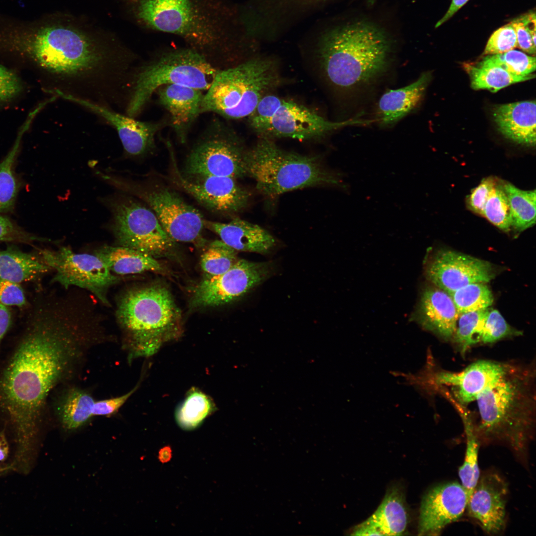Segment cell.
Instances as JSON below:
<instances>
[{
  "mask_svg": "<svg viewBox=\"0 0 536 536\" xmlns=\"http://www.w3.org/2000/svg\"><path fill=\"white\" fill-rule=\"evenodd\" d=\"M106 181L124 191L139 196L157 216L163 228L175 242L203 246L202 215L176 192L166 187L143 189L127 181L107 175Z\"/></svg>",
  "mask_w": 536,
  "mask_h": 536,
  "instance_id": "4fadbf2b",
  "label": "cell"
},
{
  "mask_svg": "<svg viewBox=\"0 0 536 536\" xmlns=\"http://www.w3.org/2000/svg\"><path fill=\"white\" fill-rule=\"evenodd\" d=\"M495 184L494 179L485 178L472 190L467 201L468 206L471 210L483 215L485 204Z\"/></svg>",
  "mask_w": 536,
  "mask_h": 536,
  "instance_id": "f6af8a7d",
  "label": "cell"
},
{
  "mask_svg": "<svg viewBox=\"0 0 536 536\" xmlns=\"http://www.w3.org/2000/svg\"><path fill=\"white\" fill-rule=\"evenodd\" d=\"M483 216L499 229L505 231L510 230V208L502 185L496 183L493 187L485 204Z\"/></svg>",
  "mask_w": 536,
  "mask_h": 536,
  "instance_id": "f35d334b",
  "label": "cell"
},
{
  "mask_svg": "<svg viewBox=\"0 0 536 536\" xmlns=\"http://www.w3.org/2000/svg\"><path fill=\"white\" fill-rule=\"evenodd\" d=\"M156 92L160 104L170 116L171 126L178 139L185 143L191 127L201 113L204 94L189 86L167 84Z\"/></svg>",
  "mask_w": 536,
  "mask_h": 536,
  "instance_id": "7402d4cb",
  "label": "cell"
},
{
  "mask_svg": "<svg viewBox=\"0 0 536 536\" xmlns=\"http://www.w3.org/2000/svg\"><path fill=\"white\" fill-rule=\"evenodd\" d=\"M499 132L506 138L528 146L536 144V101L497 105L493 112Z\"/></svg>",
  "mask_w": 536,
  "mask_h": 536,
  "instance_id": "4316f807",
  "label": "cell"
},
{
  "mask_svg": "<svg viewBox=\"0 0 536 536\" xmlns=\"http://www.w3.org/2000/svg\"><path fill=\"white\" fill-rule=\"evenodd\" d=\"M11 323V314L7 306L0 303V342Z\"/></svg>",
  "mask_w": 536,
  "mask_h": 536,
  "instance_id": "c3c4849f",
  "label": "cell"
},
{
  "mask_svg": "<svg viewBox=\"0 0 536 536\" xmlns=\"http://www.w3.org/2000/svg\"><path fill=\"white\" fill-rule=\"evenodd\" d=\"M136 14L150 28L181 36L200 49L220 37L217 24L197 0H138Z\"/></svg>",
  "mask_w": 536,
  "mask_h": 536,
  "instance_id": "8fae6325",
  "label": "cell"
},
{
  "mask_svg": "<svg viewBox=\"0 0 536 536\" xmlns=\"http://www.w3.org/2000/svg\"><path fill=\"white\" fill-rule=\"evenodd\" d=\"M517 47L515 30L510 22L495 31L489 38L483 55L505 53Z\"/></svg>",
  "mask_w": 536,
  "mask_h": 536,
  "instance_id": "7bdbcfd3",
  "label": "cell"
},
{
  "mask_svg": "<svg viewBox=\"0 0 536 536\" xmlns=\"http://www.w3.org/2000/svg\"><path fill=\"white\" fill-rule=\"evenodd\" d=\"M247 175L256 188L269 196L304 188L338 186L339 179L326 169L317 156L284 150L272 139L261 137L245 156Z\"/></svg>",
  "mask_w": 536,
  "mask_h": 536,
  "instance_id": "8992f818",
  "label": "cell"
},
{
  "mask_svg": "<svg viewBox=\"0 0 536 536\" xmlns=\"http://www.w3.org/2000/svg\"><path fill=\"white\" fill-rule=\"evenodd\" d=\"M508 494V484L499 474L489 472L480 475L467 508L469 515L487 534L496 535L503 531Z\"/></svg>",
  "mask_w": 536,
  "mask_h": 536,
  "instance_id": "44dd1931",
  "label": "cell"
},
{
  "mask_svg": "<svg viewBox=\"0 0 536 536\" xmlns=\"http://www.w3.org/2000/svg\"><path fill=\"white\" fill-rule=\"evenodd\" d=\"M469 0H452L450 6L444 16L436 23L438 27L451 18Z\"/></svg>",
  "mask_w": 536,
  "mask_h": 536,
  "instance_id": "681fc988",
  "label": "cell"
},
{
  "mask_svg": "<svg viewBox=\"0 0 536 536\" xmlns=\"http://www.w3.org/2000/svg\"><path fill=\"white\" fill-rule=\"evenodd\" d=\"M45 240V239L27 232L9 218L0 213V243L19 242L31 244L35 241Z\"/></svg>",
  "mask_w": 536,
  "mask_h": 536,
  "instance_id": "ee69618b",
  "label": "cell"
},
{
  "mask_svg": "<svg viewBox=\"0 0 536 536\" xmlns=\"http://www.w3.org/2000/svg\"><path fill=\"white\" fill-rule=\"evenodd\" d=\"M9 448L4 430L0 432V462L5 461L9 454Z\"/></svg>",
  "mask_w": 536,
  "mask_h": 536,
  "instance_id": "f907efd6",
  "label": "cell"
},
{
  "mask_svg": "<svg viewBox=\"0 0 536 536\" xmlns=\"http://www.w3.org/2000/svg\"><path fill=\"white\" fill-rule=\"evenodd\" d=\"M33 119L28 117L21 129L15 142L7 155L0 163V213L12 210L19 192V184L14 171V165L21 137Z\"/></svg>",
  "mask_w": 536,
  "mask_h": 536,
  "instance_id": "1f68e13d",
  "label": "cell"
},
{
  "mask_svg": "<svg viewBox=\"0 0 536 536\" xmlns=\"http://www.w3.org/2000/svg\"><path fill=\"white\" fill-rule=\"evenodd\" d=\"M42 260L55 270L53 281L67 289L71 286L89 291L103 304L110 306L109 289L120 281L95 254L76 253L66 247L42 251Z\"/></svg>",
  "mask_w": 536,
  "mask_h": 536,
  "instance_id": "9a60e30c",
  "label": "cell"
},
{
  "mask_svg": "<svg viewBox=\"0 0 536 536\" xmlns=\"http://www.w3.org/2000/svg\"><path fill=\"white\" fill-rule=\"evenodd\" d=\"M94 254L113 273L127 275L145 271H164L162 266L156 258L129 247L103 246Z\"/></svg>",
  "mask_w": 536,
  "mask_h": 536,
  "instance_id": "f1b7e54d",
  "label": "cell"
},
{
  "mask_svg": "<svg viewBox=\"0 0 536 536\" xmlns=\"http://www.w3.org/2000/svg\"><path fill=\"white\" fill-rule=\"evenodd\" d=\"M468 503L461 484L448 482L436 485L423 497L420 508L419 536H437L449 524L458 520Z\"/></svg>",
  "mask_w": 536,
  "mask_h": 536,
  "instance_id": "d6986e66",
  "label": "cell"
},
{
  "mask_svg": "<svg viewBox=\"0 0 536 536\" xmlns=\"http://www.w3.org/2000/svg\"><path fill=\"white\" fill-rule=\"evenodd\" d=\"M37 63L58 82L54 93L109 107L127 101L134 71L131 59L65 26L40 29L32 43Z\"/></svg>",
  "mask_w": 536,
  "mask_h": 536,
  "instance_id": "7a4b0ae2",
  "label": "cell"
},
{
  "mask_svg": "<svg viewBox=\"0 0 536 536\" xmlns=\"http://www.w3.org/2000/svg\"><path fill=\"white\" fill-rule=\"evenodd\" d=\"M11 470H12V469L10 464L5 466H0V475Z\"/></svg>",
  "mask_w": 536,
  "mask_h": 536,
  "instance_id": "f5cc1de1",
  "label": "cell"
},
{
  "mask_svg": "<svg viewBox=\"0 0 536 536\" xmlns=\"http://www.w3.org/2000/svg\"><path fill=\"white\" fill-rule=\"evenodd\" d=\"M116 316L131 357H147L182 334L181 316L169 290L153 284L125 291Z\"/></svg>",
  "mask_w": 536,
  "mask_h": 536,
  "instance_id": "5b68a950",
  "label": "cell"
},
{
  "mask_svg": "<svg viewBox=\"0 0 536 536\" xmlns=\"http://www.w3.org/2000/svg\"><path fill=\"white\" fill-rule=\"evenodd\" d=\"M274 62L257 58L219 70L204 94L201 113L227 119L248 118L267 91L279 83Z\"/></svg>",
  "mask_w": 536,
  "mask_h": 536,
  "instance_id": "52a82bcc",
  "label": "cell"
},
{
  "mask_svg": "<svg viewBox=\"0 0 536 536\" xmlns=\"http://www.w3.org/2000/svg\"><path fill=\"white\" fill-rule=\"evenodd\" d=\"M269 264L239 259L225 272L205 277L196 287L194 307L217 306L230 303L261 284L270 274Z\"/></svg>",
  "mask_w": 536,
  "mask_h": 536,
  "instance_id": "2e32d148",
  "label": "cell"
},
{
  "mask_svg": "<svg viewBox=\"0 0 536 536\" xmlns=\"http://www.w3.org/2000/svg\"><path fill=\"white\" fill-rule=\"evenodd\" d=\"M317 52L329 82L350 92L371 85L387 71L392 61L393 44L380 28L360 21L326 32Z\"/></svg>",
  "mask_w": 536,
  "mask_h": 536,
  "instance_id": "277c9868",
  "label": "cell"
},
{
  "mask_svg": "<svg viewBox=\"0 0 536 536\" xmlns=\"http://www.w3.org/2000/svg\"><path fill=\"white\" fill-rule=\"evenodd\" d=\"M466 436L465 460L459 469L461 484L465 489L468 500L480 477L478 454L480 445L474 431L471 416L469 413L461 414Z\"/></svg>",
  "mask_w": 536,
  "mask_h": 536,
  "instance_id": "e575fe53",
  "label": "cell"
},
{
  "mask_svg": "<svg viewBox=\"0 0 536 536\" xmlns=\"http://www.w3.org/2000/svg\"><path fill=\"white\" fill-rule=\"evenodd\" d=\"M408 515L403 493L398 486L390 488L377 510L357 525L353 536H400L405 531Z\"/></svg>",
  "mask_w": 536,
  "mask_h": 536,
  "instance_id": "d4e9b609",
  "label": "cell"
},
{
  "mask_svg": "<svg viewBox=\"0 0 536 536\" xmlns=\"http://www.w3.org/2000/svg\"><path fill=\"white\" fill-rule=\"evenodd\" d=\"M56 96L84 107L114 127L125 153L130 156H142L151 151L155 146V136L163 127L162 123L138 121L88 100L59 93Z\"/></svg>",
  "mask_w": 536,
  "mask_h": 536,
  "instance_id": "ffe728a7",
  "label": "cell"
},
{
  "mask_svg": "<svg viewBox=\"0 0 536 536\" xmlns=\"http://www.w3.org/2000/svg\"><path fill=\"white\" fill-rule=\"evenodd\" d=\"M535 364L512 363L497 383L478 396L479 420L472 421L480 443L506 445L526 461L535 427Z\"/></svg>",
  "mask_w": 536,
  "mask_h": 536,
  "instance_id": "3957f363",
  "label": "cell"
},
{
  "mask_svg": "<svg viewBox=\"0 0 536 536\" xmlns=\"http://www.w3.org/2000/svg\"><path fill=\"white\" fill-rule=\"evenodd\" d=\"M424 73L411 84L386 91L380 98L376 121L381 127H391L415 110L420 104L430 80Z\"/></svg>",
  "mask_w": 536,
  "mask_h": 536,
  "instance_id": "83f0119b",
  "label": "cell"
},
{
  "mask_svg": "<svg viewBox=\"0 0 536 536\" xmlns=\"http://www.w3.org/2000/svg\"><path fill=\"white\" fill-rule=\"evenodd\" d=\"M449 294L460 314L488 308L493 302L491 291L484 282L469 284Z\"/></svg>",
  "mask_w": 536,
  "mask_h": 536,
  "instance_id": "74e56055",
  "label": "cell"
},
{
  "mask_svg": "<svg viewBox=\"0 0 536 536\" xmlns=\"http://www.w3.org/2000/svg\"><path fill=\"white\" fill-rule=\"evenodd\" d=\"M247 151L233 130L220 121L214 122L194 144L180 172L186 176L242 178L247 175Z\"/></svg>",
  "mask_w": 536,
  "mask_h": 536,
  "instance_id": "7c38bea8",
  "label": "cell"
},
{
  "mask_svg": "<svg viewBox=\"0 0 536 536\" xmlns=\"http://www.w3.org/2000/svg\"><path fill=\"white\" fill-rule=\"evenodd\" d=\"M172 456V451L170 446H165L159 451L158 459L163 464L170 461Z\"/></svg>",
  "mask_w": 536,
  "mask_h": 536,
  "instance_id": "816d5d0a",
  "label": "cell"
},
{
  "mask_svg": "<svg viewBox=\"0 0 536 536\" xmlns=\"http://www.w3.org/2000/svg\"><path fill=\"white\" fill-rule=\"evenodd\" d=\"M219 70L194 48L164 53L134 70L126 115L137 117L153 94L163 85L178 84L207 91Z\"/></svg>",
  "mask_w": 536,
  "mask_h": 536,
  "instance_id": "ba28073f",
  "label": "cell"
},
{
  "mask_svg": "<svg viewBox=\"0 0 536 536\" xmlns=\"http://www.w3.org/2000/svg\"><path fill=\"white\" fill-rule=\"evenodd\" d=\"M426 363L416 373L398 372L406 385L414 387L425 396L431 397L445 387L451 393L445 394L457 408H464L475 401L487 388L497 383L507 373L512 362L480 360L469 365L463 371L454 372L441 369L436 364L430 350Z\"/></svg>",
  "mask_w": 536,
  "mask_h": 536,
  "instance_id": "9c48e42d",
  "label": "cell"
},
{
  "mask_svg": "<svg viewBox=\"0 0 536 536\" xmlns=\"http://www.w3.org/2000/svg\"><path fill=\"white\" fill-rule=\"evenodd\" d=\"M517 47L531 55L536 53V14L530 11L513 19Z\"/></svg>",
  "mask_w": 536,
  "mask_h": 536,
  "instance_id": "b9f144b4",
  "label": "cell"
},
{
  "mask_svg": "<svg viewBox=\"0 0 536 536\" xmlns=\"http://www.w3.org/2000/svg\"><path fill=\"white\" fill-rule=\"evenodd\" d=\"M204 227L217 234L237 252L264 254L275 245L273 237L259 225L238 217L227 223L204 221Z\"/></svg>",
  "mask_w": 536,
  "mask_h": 536,
  "instance_id": "484cf974",
  "label": "cell"
},
{
  "mask_svg": "<svg viewBox=\"0 0 536 536\" xmlns=\"http://www.w3.org/2000/svg\"><path fill=\"white\" fill-rule=\"evenodd\" d=\"M520 335L521 332L513 329L509 326L498 310L488 309L480 342L484 344L491 343L505 337Z\"/></svg>",
  "mask_w": 536,
  "mask_h": 536,
  "instance_id": "60d3db41",
  "label": "cell"
},
{
  "mask_svg": "<svg viewBox=\"0 0 536 536\" xmlns=\"http://www.w3.org/2000/svg\"><path fill=\"white\" fill-rule=\"evenodd\" d=\"M22 88L17 76L11 70L0 65V103L18 94Z\"/></svg>",
  "mask_w": 536,
  "mask_h": 536,
  "instance_id": "7dc6e473",
  "label": "cell"
},
{
  "mask_svg": "<svg viewBox=\"0 0 536 536\" xmlns=\"http://www.w3.org/2000/svg\"><path fill=\"white\" fill-rule=\"evenodd\" d=\"M464 67L469 76L473 89H485L492 92H497L512 84L535 77L533 74L526 76L515 75L499 66L481 61L475 64H465Z\"/></svg>",
  "mask_w": 536,
  "mask_h": 536,
  "instance_id": "4dcf8cb0",
  "label": "cell"
},
{
  "mask_svg": "<svg viewBox=\"0 0 536 536\" xmlns=\"http://www.w3.org/2000/svg\"><path fill=\"white\" fill-rule=\"evenodd\" d=\"M488 308L460 314L452 341L464 355L473 345L480 342Z\"/></svg>",
  "mask_w": 536,
  "mask_h": 536,
  "instance_id": "d590c367",
  "label": "cell"
},
{
  "mask_svg": "<svg viewBox=\"0 0 536 536\" xmlns=\"http://www.w3.org/2000/svg\"><path fill=\"white\" fill-rule=\"evenodd\" d=\"M248 118L256 133L270 139H315L342 127L371 123L358 119L331 122L302 105L271 94L264 96Z\"/></svg>",
  "mask_w": 536,
  "mask_h": 536,
  "instance_id": "30bf717a",
  "label": "cell"
},
{
  "mask_svg": "<svg viewBox=\"0 0 536 536\" xmlns=\"http://www.w3.org/2000/svg\"><path fill=\"white\" fill-rule=\"evenodd\" d=\"M23 289L18 283L0 279V303L6 306L21 307L26 303Z\"/></svg>",
  "mask_w": 536,
  "mask_h": 536,
  "instance_id": "bcb514c9",
  "label": "cell"
},
{
  "mask_svg": "<svg viewBox=\"0 0 536 536\" xmlns=\"http://www.w3.org/2000/svg\"><path fill=\"white\" fill-rule=\"evenodd\" d=\"M128 396L96 400L87 392L73 388L63 397L58 408L60 420L68 430L78 428L96 416H110L127 402Z\"/></svg>",
  "mask_w": 536,
  "mask_h": 536,
  "instance_id": "cb8c5ba5",
  "label": "cell"
},
{
  "mask_svg": "<svg viewBox=\"0 0 536 536\" xmlns=\"http://www.w3.org/2000/svg\"><path fill=\"white\" fill-rule=\"evenodd\" d=\"M460 315L451 296L434 286L422 291L415 313L417 322L425 330L441 338L452 340Z\"/></svg>",
  "mask_w": 536,
  "mask_h": 536,
  "instance_id": "603a6c76",
  "label": "cell"
},
{
  "mask_svg": "<svg viewBox=\"0 0 536 536\" xmlns=\"http://www.w3.org/2000/svg\"><path fill=\"white\" fill-rule=\"evenodd\" d=\"M425 272L434 286L448 294L471 283L488 282L494 276L490 263L451 250H441L431 257Z\"/></svg>",
  "mask_w": 536,
  "mask_h": 536,
  "instance_id": "ac0fdd59",
  "label": "cell"
},
{
  "mask_svg": "<svg viewBox=\"0 0 536 536\" xmlns=\"http://www.w3.org/2000/svg\"><path fill=\"white\" fill-rule=\"evenodd\" d=\"M484 63L499 66L519 76L532 74L536 70V58L518 50L488 55L481 61Z\"/></svg>",
  "mask_w": 536,
  "mask_h": 536,
  "instance_id": "ab89813d",
  "label": "cell"
},
{
  "mask_svg": "<svg viewBox=\"0 0 536 536\" xmlns=\"http://www.w3.org/2000/svg\"><path fill=\"white\" fill-rule=\"evenodd\" d=\"M51 268L42 260L14 248L0 251V279L16 283L32 280Z\"/></svg>",
  "mask_w": 536,
  "mask_h": 536,
  "instance_id": "f546056e",
  "label": "cell"
},
{
  "mask_svg": "<svg viewBox=\"0 0 536 536\" xmlns=\"http://www.w3.org/2000/svg\"><path fill=\"white\" fill-rule=\"evenodd\" d=\"M82 330L64 311L39 309L0 373V412L13 432L18 470L32 469L47 398L80 355Z\"/></svg>",
  "mask_w": 536,
  "mask_h": 536,
  "instance_id": "6da1fadb",
  "label": "cell"
},
{
  "mask_svg": "<svg viewBox=\"0 0 536 536\" xmlns=\"http://www.w3.org/2000/svg\"><path fill=\"white\" fill-rule=\"evenodd\" d=\"M511 212V227L521 232L536 223V191L521 190L510 183H504Z\"/></svg>",
  "mask_w": 536,
  "mask_h": 536,
  "instance_id": "836d02e7",
  "label": "cell"
},
{
  "mask_svg": "<svg viewBox=\"0 0 536 536\" xmlns=\"http://www.w3.org/2000/svg\"><path fill=\"white\" fill-rule=\"evenodd\" d=\"M171 159L174 182L206 208L227 215L239 212L247 205L250 194L236 179L217 176H184L174 158Z\"/></svg>",
  "mask_w": 536,
  "mask_h": 536,
  "instance_id": "e0dca14e",
  "label": "cell"
},
{
  "mask_svg": "<svg viewBox=\"0 0 536 536\" xmlns=\"http://www.w3.org/2000/svg\"><path fill=\"white\" fill-rule=\"evenodd\" d=\"M112 229L119 246L155 258L166 255L175 245L154 212L137 201L123 197L110 202Z\"/></svg>",
  "mask_w": 536,
  "mask_h": 536,
  "instance_id": "5bb4252c",
  "label": "cell"
},
{
  "mask_svg": "<svg viewBox=\"0 0 536 536\" xmlns=\"http://www.w3.org/2000/svg\"><path fill=\"white\" fill-rule=\"evenodd\" d=\"M238 252L221 240L210 242L201 259V266L206 277L222 274L239 260Z\"/></svg>",
  "mask_w": 536,
  "mask_h": 536,
  "instance_id": "8d00e7d4",
  "label": "cell"
},
{
  "mask_svg": "<svg viewBox=\"0 0 536 536\" xmlns=\"http://www.w3.org/2000/svg\"><path fill=\"white\" fill-rule=\"evenodd\" d=\"M216 409V405L210 397L193 387L177 409L175 419L182 429L191 430L198 427Z\"/></svg>",
  "mask_w": 536,
  "mask_h": 536,
  "instance_id": "d6a6232c",
  "label": "cell"
}]
</instances>
